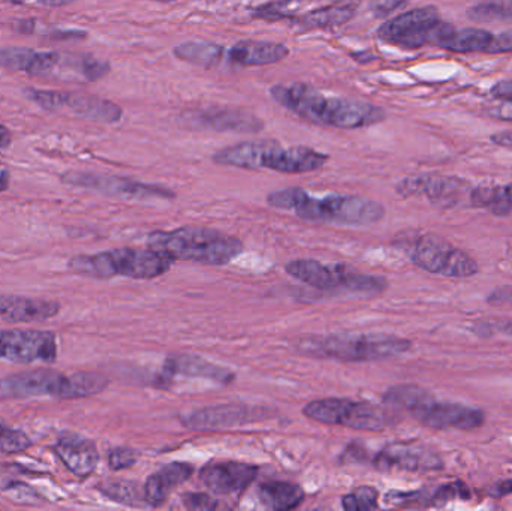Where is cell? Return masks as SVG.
<instances>
[{
    "label": "cell",
    "instance_id": "25",
    "mask_svg": "<svg viewBox=\"0 0 512 511\" xmlns=\"http://www.w3.org/2000/svg\"><path fill=\"white\" fill-rule=\"evenodd\" d=\"M63 108H69L72 113L90 122L119 123L123 117L120 105L87 93L63 92Z\"/></svg>",
    "mask_w": 512,
    "mask_h": 511
},
{
    "label": "cell",
    "instance_id": "26",
    "mask_svg": "<svg viewBox=\"0 0 512 511\" xmlns=\"http://www.w3.org/2000/svg\"><path fill=\"white\" fill-rule=\"evenodd\" d=\"M164 372L168 375H183V377L204 378L219 384H231L236 378L233 372L222 366L213 365L203 357L191 354H171L164 363Z\"/></svg>",
    "mask_w": 512,
    "mask_h": 511
},
{
    "label": "cell",
    "instance_id": "10",
    "mask_svg": "<svg viewBox=\"0 0 512 511\" xmlns=\"http://www.w3.org/2000/svg\"><path fill=\"white\" fill-rule=\"evenodd\" d=\"M286 273L316 290L330 293L375 296L387 290L388 282L381 276L351 272L343 266H327L316 260H294L285 266Z\"/></svg>",
    "mask_w": 512,
    "mask_h": 511
},
{
    "label": "cell",
    "instance_id": "18",
    "mask_svg": "<svg viewBox=\"0 0 512 511\" xmlns=\"http://www.w3.org/2000/svg\"><path fill=\"white\" fill-rule=\"evenodd\" d=\"M397 192L403 197L424 195L441 207H456L471 194L468 183L456 177L418 176L408 177L397 185Z\"/></svg>",
    "mask_w": 512,
    "mask_h": 511
},
{
    "label": "cell",
    "instance_id": "38",
    "mask_svg": "<svg viewBox=\"0 0 512 511\" xmlns=\"http://www.w3.org/2000/svg\"><path fill=\"white\" fill-rule=\"evenodd\" d=\"M182 501L186 509L189 510L212 511L219 509L218 501L213 500V498L209 497L207 494H195V492H191V494L183 495Z\"/></svg>",
    "mask_w": 512,
    "mask_h": 511
},
{
    "label": "cell",
    "instance_id": "47",
    "mask_svg": "<svg viewBox=\"0 0 512 511\" xmlns=\"http://www.w3.org/2000/svg\"><path fill=\"white\" fill-rule=\"evenodd\" d=\"M78 2V0H36V3L44 6H51V8H56V6H65L69 5V3Z\"/></svg>",
    "mask_w": 512,
    "mask_h": 511
},
{
    "label": "cell",
    "instance_id": "42",
    "mask_svg": "<svg viewBox=\"0 0 512 511\" xmlns=\"http://www.w3.org/2000/svg\"><path fill=\"white\" fill-rule=\"evenodd\" d=\"M35 27V18H24V20H18L12 24V29H14L15 32L23 33V35H30V33L35 32Z\"/></svg>",
    "mask_w": 512,
    "mask_h": 511
},
{
    "label": "cell",
    "instance_id": "51",
    "mask_svg": "<svg viewBox=\"0 0 512 511\" xmlns=\"http://www.w3.org/2000/svg\"><path fill=\"white\" fill-rule=\"evenodd\" d=\"M9 2H12V3H24V2H27V0H9Z\"/></svg>",
    "mask_w": 512,
    "mask_h": 511
},
{
    "label": "cell",
    "instance_id": "36",
    "mask_svg": "<svg viewBox=\"0 0 512 511\" xmlns=\"http://www.w3.org/2000/svg\"><path fill=\"white\" fill-rule=\"evenodd\" d=\"M343 509L348 511H369L378 509V491L363 486L342 498Z\"/></svg>",
    "mask_w": 512,
    "mask_h": 511
},
{
    "label": "cell",
    "instance_id": "15",
    "mask_svg": "<svg viewBox=\"0 0 512 511\" xmlns=\"http://www.w3.org/2000/svg\"><path fill=\"white\" fill-rule=\"evenodd\" d=\"M270 417V410L251 405L228 404L200 408L180 417L185 428L192 431H221L262 422Z\"/></svg>",
    "mask_w": 512,
    "mask_h": 511
},
{
    "label": "cell",
    "instance_id": "21",
    "mask_svg": "<svg viewBox=\"0 0 512 511\" xmlns=\"http://www.w3.org/2000/svg\"><path fill=\"white\" fill-rule=\"evenodd\" d=\"M54 452L59 456L62 464L80 479L92 476L99 464L96 444L75 432H62L57 438Z\"/></svg>",
    "mask_w": 512,
    "mask_h": 511
},
{
    "label": "cell",
    "instance_id": "23",
    "mask_svg": "<svg viewBox=\"0 0 512 511\" xmlns=\"http://www.w3.org/2000/svg\"><path fill=\"white\" fill-rule=\"evenodd\" d=\"M60 305L53 300L0 294V318L6 323H39L59 314Z\"/></svg>",
    "mask_w": 512,
    "mask_h": 511
},
{
    "label": "cell",
    "instance_id": "32",
    "mask_svg": "<svg viewBox=\"0 0 512 511\" xmlns=\"http://www.w3.org/2000/svg\"><path fill=\"white\" fill-rule=\"evenodd\" d=\"M60 69L71 72V77H78L84 81H98L108 75L111 66L110 63L92 54L63 53Z\"/></svg>",
    "mask_w": 512,
    "mask_h": 511
},
{
    "label": "cell",
    "instance_id": "33",
    "mask_svg": "<svg viewBox=\"0 0 512 511\" xmlns=\"http://www.w3.org/2000/svg\"><path fill=\"white\" fill-rule=\"evenodd\" d=\"M98 491L110 500L116 503L125 504V506L137 507L146 504L144 501V491L141 486L134 482H104L98 486Z\"/></svg>",
    "mask_w": 512,
    "mask_h": 511
},
{
    "label": "cell",
    "instance_id": "28",
    "mask_svg": "<svg viewBox=\"0 0 512 511\" xmlns=\"http://www.w3.org/2000/svg\"><path fill=\"white\" fill-rule=\"evenodd\" d=\"M174 56L191 65L203 66V68H215L221 66L225 57V47L215 42L191 41L183 42L173 48Z\"/></svg>",
    "mask_w": 512,
    "mask_h": 511
},
{
    "label": "cell",
    "instance_id": "13",
    "mask_svg": "<svg viewBox=\"0 0 512 511\" xmlns=\"http://www.w3.org/2000/svg\"><path fill=\"white\" fill-rule=\"evenodd\" d=\"M57 359V336L44 330H0V360L32 365L54 363Z\"/></svg>",
    "mask_w": 512,
    "mask_h": 511
},
{
    "label": "cell",
    "instance_id": "50",
    "mask_svg": "<svg viewBox=\"0 0 512 511\" xmlns=\"http://www.w3.org/2000/svg\"><path fill=\"white\" fill-rule=\"evenodd\" d=\"M153 2L170 3V2H177V0H153Z\"/></svg>",
    "mask_w": 512,
    "mask_h": 511
},
{
    "label": "cell",
    "instance_id": "46",
    "mask_svg": "<svg viewBox=\"0 0 512 511\" xmlns=\"http://www.w3.org/2000/svg\"><path fill=\"white\" fill-rule=\"evenodd\" d=\"M11 140V131H9V129L6 128L5 125H2V123H0V147L9 146V144H11Z\"/></svg>",
    "mask_w": 512,
    "mask_h": 511
},
{
    "label": "cell",
    "instance_id": "41",
    "mask_svg": "<svg viewBox=\"0 0 512 511\" xmlns=\"http://www.w3.org/2000/svg\"><path fill=\"white\" fill-rule=\"evenodd\" d=\"M492 95L499 99H510L512 101V80L501 81L492 89Z\"/></svg>",
    "mask_w": 512,
    "mask_h": 511
},
{
    "label": "cell",
    "instance_id": "16",
    "mask_svg": "<svg viewBox=\"0 0 512 511\" xmlns=\"http://www.w3.org/2000/svg\"><path fill=\"white\" fill-rule=\"evenodd\" d=\"M381 471H408V473H430L441 471L444 461L441 456L417 441H397L388 444L373 461Z\"/></svg>",
    "mask_w": 512,
    "mask_h": 511
},
{
    "label": "cell",
    "instance_id": "5",
    "mask_svg": "<svg viewBox=\"0 0 512 511\" xmlns=\"http://www.w3.org/2000/svg\"><path fill=\"white\" fill-rule=\"evenodd\" d=\"M110 380L98 372L63 375L41 368L0 378V399H27L53 396L57 399H83L107 389Z\"/></svg>",
    "mask_w": 512,
    "mask_h": 511
},
{
    "label": "cell",
    "instance_id": "29",
    "mask_svg": "<svg viewBox=\"0 0 512 511\" xmlns=\"http://www.w3.org/2000/svg\"><path fill=\"white\" fill-rule=\"evenodd\" d=\"M355 9H357L355 3H337V5L325 6L309 12L304 17L298 18L297 23L303 30L342 26L354 17Z\"/></svg>",
    "mask_w": 512,
    "mask_h": 511
},
{
    "label": "cell",
    "instance_id": "14",
    "mask_svg": "<svg viewBox=\"0 0 512 511\" xmlns=\"http://www.w3.org/2000/svg\"><path fill=\"white\" fill-rule=\"evenodd\" d=\"M62 180L68 185L78 188L92 189L110 197L126 198V200H171L176 197L170 189L162 186L147 185L125 177L107 176V174L84 173V171H68Z\"/></svg>",
    "mask_w": 512,
    "mask_h": 511
},
{
    "label": "cell",
    "instance_id": "45",
    "mask_svg": "<svg viewBox=\"0 0 512 511\" xmlns=\"http://www.w3.org/2000/svg\"><path fill=\"white\" fill-rule=\"evenodd\" d=\"M492 141L499 146L512 147V131L498 132L493 135Z\"/></svg>",
    "mask_w": 512,
    "mask_h": 511
},
{
    "label": "cell",
    "instance_id": "43",
    "mask_svg": "<svg viewBox=\"0 0 512 511\" xmlns=\"http://www.w3.org/2000/svg\"><path fill=\"white\" fill-rule=\"evenodd\" d=\"M490 494L493 497H505V495L512 494V480H505V482H499L498 485L492 486Z\"/></svg>",
    "mask_w": 512,
    "mask_h": 511
},
{
    "label": "cell",
    "instance_id": "7",
    "mask_svg": "<svg viewBox=\"0 0 512 511\" xmlns=\"http://www.w3.org/2000/svg\"><path fill=\"white\" fill-rule=\"evenodd\" d=\"M173 261L152 248H120L95 255H77L69 260L68 267L78 275L96 279H110L114 276L153 279L167 273Z\"/></svg>",
    "mask_w": 512,
    "mask_h": 511
},
{
    "label": "cell",
    "instance_id": "40",
    "mask_svg": "<svg viewBox=\"0 0 512 511\" xmlns=\"http://www.w3.org/2000/svg\"><path fill=\"white\" fill-rule=\"evenodd\" d=\"M505 51H512V32L495 35L489 53H505Z\"/></svg>",
    "mask_w": 512,
    "mask_h": 511
},
{
    "label": "cell",
    "instance_id": "11",
    "mask_svg": "<svg viewBox=\"0 0 512 511\" xmlns=\"http://www.w3.org/2000/svg\"><path fill=\"white\" fill-rule=\"evenodd\" d=\"M453 32L454 26L439 20L438 9L424 6L385 21L376 35L381 41L415 50L426 45L441 47Z\"/></svg>",
    "mask_w": 512,
    "mask_h": 511
},
{
    "label": "cell",
    "instance_id": "6",
    "mask_svg": "<svg viewBox=\"0 0 512 511\" xmlns=\"http://www.w3.org/2000/svg\"><path fill=\"white\" fill-rule=\"evenodd\" d=\"M297 351L315 359L340 362H381L394 359L411 350L408 339L388 335L363 333H334V335L307 336L297 342Z\"/></svg>",
    "mask_w": 512,
    "mask_h": 511
},
{
    "label": "cell",
    "instance_id": "49",
    "mask_svg": "<svg viewBox=\"0 0 512 511\" xmlns=\"http://www.w3.org/2000/svg\"><path fill=\"white\" fill-rule=\"evenodd\" d=\"M12 482H9L8 479L0 474V491H6V489H11Z\"/></svg>",
    "mask_w": 512,
    "mask_h": 511
},
{
    "label": "cell",
    "instance_id": "12",
    "mask_svg": "<svg viewBox=\"0 0 512 511\" xmlns=\"http://www.w3.org/2000/svg\"><path fill=\"white\" fill-rule=\"evenodd\" d=\"M303 414L322 425L345 426L357 431H382L391 423V416L384 408L351 399H318L309 402Z\"/></svg>",
    "mask_w": 512,
    "mask_h": 511
},
{
    "label": "cell",
    "instance_id": "30",
    "mask_svg": "<svg viewBox=\"0 0 512 511\" xmlns=\"http://www.w3.org/2000/svg\"><path fill=\"white\" fill-rule=\"evenodd\" d=\"M471 204L499 216L512 215V183L472 189Z\"/></svg>",
    "mask_w": 512,
    "mask_h": 511
},
{
    "label": "cell",
    "instance_id": "19",
    "mask_svg": "<svg viewBox=\"0 0 512 511\" xmlns=\"http://www.w3.org/2000/svg\"><path fill=\"white\" fill-rule=\"evenodd\" d=\"M258 477L255 465L243 462H216L201 470L200 479L210 491L219 495L240 494Z\"/></svg>",
    "mask_w": 512,
    "mask_h": 511
},
{
    "label": "cell",
    "instance_id": "22",
    "mask_svg": "<svg viewBox=\"0 0 512 511\" xmlns=\"http://www.w3.org/2000/svg\"><path fill=\"white\" fill-rule=\"evenodd\" d=\"M289 56V48L279 42L256 41V39H243L233 47L225 48L224 60L228 65L251 66L273 65L282 62Z\"/></svg>",
    "mask_w": 512,
    "mask_h": 511
},
{
    "label": "cell",
    "instance_id": "4",
    "mask_svg": "<svg viewBox=\"0 0 512 511\" xmlns=\"http://www.w3.org/2000/svg\"><path fill=\"white\" fill-rule=\"evenodd\" d=\"M147 243L171 260L192 261L206 266H225L243 252L242 240L203 227L155 231L150 234Z\"/></svg>",
    "mask_w": 512,
    "mask_h": 511
},
{
    "label": "cell",
    "instance_id": "27",
    "mask_svg": "<svg viewBox=\"0 0 512 511\" xmlns=\"http://www.w3.org/2000/svg\"><path fill=\"white\" fill-rule=\"evenodd\" d=\"M258 497L267 509L288 511L297 509L303 503L306 494L295 483L267 482L259 486Z\"/></svg>",
    "mask_w": 512,
    "mask_h": 511
},
{
    "label": "cell",
    "instance_id": "9",
    "mask_svg": "<svg viewBox=\"0 0 512 511\" xmlns=\"http://www.w3.org/2000/svg\"><path fill=\"white\" fill-rule=\"evenodd\" d=\"M399 246L426 272L447 278H471L478 273L477 261L471 255L436 234L408 233Z\"/></svg>",
    "mask_w": 512,
    "mask_h": 511
},
{
    "label": "cell",
    "instance_id": "44",
    "mask_svg": "<svg viewBox=\"0 0 512 511\" xmlns=\"http://www.w3.org/2000/svg\"><path fill=\"white\" fill-rule=\"evenodd\" d=\"M511 300L512 288H501V290L496 291V293L489 297V302L492 303H505L511 302Z\"/></svg>",
    "mask_w": 512,
    "mask_h": 511
},
{
    "label": "cell",
    "instance_id": "31",
    "mask_svg": "<svg viewBox=\"0 0 512 511\" xmlns=\"http://www.w3.org/2000/svg\"><path fill=\"white\" fill-rule=\"evenodd\" d=\"M495 33H490L484 29H462L456 30L442 42L441 47L445 50L456 51V53H477L484 51L489 53L492 47Z\"/></svg>",
    "mask_w": 512,
    "mask_h": 511
},
{
    "label": "cell",
    "instance_id": "37",
    "mask_svg": "<svg viewBox=\"0 0 512 511\" xmlns=\"http://www.w3.org/2000/svg\"><path fill=\"white\" fill-rule=\"evenodd\" d=\"M138 453L128 447H117L108 455V464L111 470L122 471L137 464Z\"/></svg>",
    "mask_w": 512,
    "mask_h": 511
},
{
    "label": "cell",
    "instance_id": "34",
    "mask_svg": "<svg viewBox=\"0 0 512 511\" xmlns=\"http://www.w3.org/2000/svg\"><path fill=\"white\" fill-rule=\"evenodd\" d=\"M475 21H512V0H487L469 12Z\"/></svg>",
    "mask_w": 512,
    "mask_h": 511
},
{
    "label": "cell",
    "instance_id": "39",
    "mask_svg": "<svg viewBox=\"0 0 512 511\" xmlns=\"http://www.w3.org/2000/svg\"><path fill=\"white\" fill-rule=\"evenodd\" d=\"M87 33L83 30L75 29H56L50 33V38L57 39V41H81L86 39Z\"/></svg>",
    "mask_w": 512,
    "mask_h": 511
},
{
    "label": "cell",
    "instance_id": "48",
    "mask_svg": "<svg viewBox=\"0 0 512 511\" xmlns=\"http://www.w3.org/2000/svg\"><path fill=\"white\" fill-rule=\"evenodd\" d=\"M9 188V176L8 173H0V192L6 191Z\"/></svg>",
    "mask_w": 512,
    "mask_h": 511
},
{
    "label": "cell",
    "instance_id": "2",
    "mask_svg": "<svg viewBox=\"0 0 512 511\" xmlns=\"http://www.w3.org/2000/svg\"><path fill=\"white\" fill-rule=\"evenodd\" d=\"M267 203L274 209L291 210L304 221L327 224L372 225L381 221L385 209L378 201L357 195L333 194L312 197L301 188H286L267 195Z\"/></svg>",
    "mask_w": 512,
    "mask_h": 511
},
{
    "label": "cell",
    "instance_id": "24",
    "mask_svg": "<svg viewBox=\"0 0 512 511\" xmlns=\"http://www.w3.org/2000/svg\"><path fill=\"white\" fill-rule=\"evenodd\" d=\"M192 474L194 467L186 462H173L156 471L143 486L146 506L161 507L170 497L171 491L188 482Z\"/></svg>",
    "mask_w": 512,
    "mask_h": 511
},
{
    "label": "cell",
    "instance_id": "35",
    "mask_svg": "<svg viewBox=\"0 0 512 511\" xmlns=\"http://www.w3.org/2000/svg\"><path fill=\"white\" fill-rule=\"evenodd\" d=\"M32 444V440L23 431H18L0 420V453L14 455L26 452Z\"/></svg>",
    "mask_w": 512,
    "mask_h": 511
},
{
    "label": "cell",
    "instance_id": "20",
    "mask_svg": "<svg viewBox=\"0 0 512 511\" xmlns=\"http://www.w3.org/2000/svg\"><path fill=\"white\" fill-rule=\"evenodd\" d=\"M63 53L36 51L27 47L0 48V68L11 72H26L32 77H51L62 66Z\"/></svg>",
    "mask_w": 512,
    "mask_h": 511
},
{
    "label": "cell",
    "instance_id": "17",
    "mask_svg": "<svg viewBox=\"0 0 512 511\" xmlns=\"http://www.w3.org/2000/svg\"><path fill=\"white\" fill-rule=\"evenodd\" d=\"M179 122L185 128L207 129V131L216 132L256 134L264 129V123L254 114L239 110V108L219 107V105L186 111L179 117Z\"/></svg>",
    "mask_w": 512,
    "mask_h": 511
},
{
    "label": "cell",
    "instance_id": "1",
    "mask_svg": "<svg viewBox=\"0 0 512 511\" xmlns=\"http://www.w3.org/2000/svg\"><path fill=\"white\" fill-rule=\"evenodd\" d=\"M271 98L291 113L315 125L337 129H360L387 119L384 108L370 102L327 96L309 84H276Z\"/></svg>",
    "mask_w": 512,
    "mask_h": 511
},
{
    "label": "cell",
    "instance_id": "52",
    "mask_svg": "<svg viewBox=\"0 0 512 511\" xmlns=\"http://www.w3.org/2000/svg\"><path fill=\"white\" fill-rule=\"evenodd\" d=\"M505 117H507V119L512 120V114H510V116H505Z\"/></svg>",
    "mask_w": 512,
    "mask_h": 511
},
{
    "label": "cell",
    "instance_id": "3",
    "mask_svg": "<svg viewBox=\"0 0 512 511\" xmlns=\"http://www.w3.org/2000/svg\"><path fill=\"white\" fill-rule=\"evenodd\" d=\"M330 156L306 146L283 147L274 141H243L225 147L213 155V161L245 170H271L285 174H303L319 170Z\"/></svg>",
    "mask_w": 512,
    "mask_h": 511
},
{
    "label": "cell",
    "instance_id": "8",
    "mask_svg": "<svg viewBox=\"0 0 512 511\" xmlns=\"http://www.w3.org/2000/svg\"><path fill=\"white\" fill-rule=\"evenodd\" d=\"M384 401L409 411L414 419L433 429H459L474 431L486 422V414L466 405L439 402L426 390L417 386L391 387Z\"/></svg>",
    "mask_w": 512,
    "mask_h": 511
}]
</instances>
